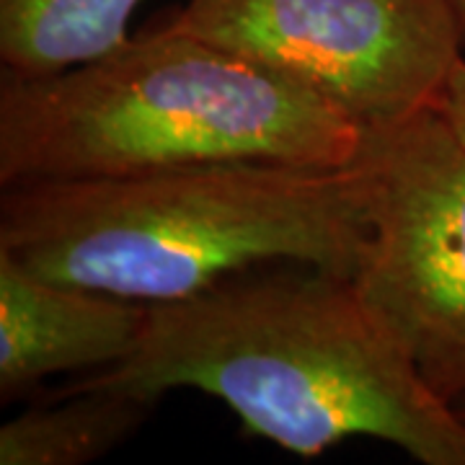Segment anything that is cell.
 Here are the masks:
<instances>
[{"label":"cell","instance_id":"6da1fadb","mask_svg":"<svg viewBox=\"0 0 465 465\" xmlns=\"http://www.w3.org/2000/svg\"><path fill=\"white\" fill-rule=\"evenodd\" d=\"M84 388L155 401L192 388L300 458L370 437L424 465H465L460 411L421 381L354 282L318 266H259L150 305L122 362L63 391Z\"/></svg>","mask_w":465,"mask_h":465},{"label":"cell","instance_id":"7a4b0ae2","mask_svg":"<svg viewBox=\"0 0 465 465\" xmlns=\"http://www.w3.org/2000/svg\"><path fill=\"white\" fill-rule=\"evenodd\" d=\"M370 238V171L282 161L5 186L0 251L34 272L176 302L232 274L305 264L354 277Z\"/></svg>","mask_w":465,"mask_h":465},{"label":"cell","instance_id":"3957f363","mask_svg":"<svg viewBox=\"0 0 465 465\" xmlns=\"http://www.w3.org/2000/svg\"><path fill=\"white\" fill-rule=\"evenodd\" d=\"M367 130L326 99L171 26L54 75L0 84V186L215 161L349 166Z\"/></svg>","mask_w":465,"mask_h":465},{"label":"cell","instance_id":"277c9868","mask_svg":"<svg viewBox=\"0 0 465 465\" xmlns=\"http://www.w3.org/2000/svg\"><path fill=\"white\" fill-rule=\"evenodd\" d=\"M166 26L308 88L367 133L434 106L465 57L450 0H186Z\"/></svg>","mask_w":465,"mask_h":465},{"label":"cell","instance_id":"5b68a950","mask_svg":"<svg viewBox=\"0 0 465 465\" xmlns=\"http://www.w3.org/2000/svg\"><path fill=\"white\" fill-rule=\"evenodd\" d=\"M370 238L354 287L421 381L465 403V145L430 106L367 133Z\"/></svg>","mask_w":465,"mask_h":465},{"label":"cell","instance_id":"8992f818","mask_svg":"<svg viewBox=\"0 0 465 465\" xmlns=\"http://www.w3.org/2000/svg\"><path fill=\"white\" fill-rule=\"evenodd\" d=\"M148 302L52 280L0 251V399L65 372L122 362L148 321Z\"/></svg>","mask_w":465,"mask_h":465},{"label":"cell","instance_id":"52a82bcc","mask_svg":"<svg viewBox=\"0 0 465 465\" xmlns=\"http://www.w3.org/2000/svg\"><path fill=\"white\" fill-rule=\"evenodd\" d=\"M155 403L114 388L60 391L0 427V465L94 463L140 432Z\"/></svg>","mask_w":465,"mask_h":465},{"label":"cell","instance_id":"ba28073f","mask_svg":"<svg viewBox=\"0 0 465 465\" xmlns=\"http://www.w3.org/2000/svg\"><path fill=\"white\" fill-rule=\"evenodd\" d=\"M143 0H0L3 73L54 75L130 39Z\"/></svg>","mask_w":465,"mask_h":465},{"label":"cell","instance_id":"9c48e42d","mask_svg":"<svg viewBox=\"0 0 465 465\" xmlns=\"http://www.w3.org/2000/svg\"><path fill=\"white\" fill-rule=\"evenodd\" d=\"M434 106L448 119L452 133L458 134V140L465 145V57L450 73L448 84H445Z\"/></svg>","mask_w":465,"mask_h":465},{"label":"cell","instance_id":"30bf717a","mask_svg":"<svg viewBox=\"0 0 465 465\" xmlns=\"http://www.w3.org/2000/svg\"><path fill=\"white\" fill-rule=\"evenodd\" d=\"M455 16H458V24H460V32H463V42H465V0H450Z\"/></svg>","mask_w":465,"mask_h":465},{"label":"cell","instance_id":"8fae6325","mask_svg":"<svg viewBox=\"0 0 465 465\" xmlns=\"http://www.w3.org/2000/svg\"><path fill=\"white\" fill-rule=\"evenodd\" d=\"M458 411H460V416L465 419V403H460V406H458Z\"/></svg>","mask_w":465,"mask_h":465}]
</instances>
